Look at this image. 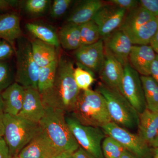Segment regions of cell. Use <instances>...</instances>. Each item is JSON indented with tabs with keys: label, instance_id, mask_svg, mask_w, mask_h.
Wrapping results in <instances>:
<instances>
[{
	"label": "cell",
	"instance_id": "2e32d148",
	"mask_svg": "<svg viewBox=\"0 0 158 158\" xmlns=\"http://www.w3.org/2000/svg\"><path fill=\"white\" fill-rule=\"evenodd\" d=\"M45 113V107L38 90L25 88L22 107L18 116L39 123Z\"/></svg>",
	"mask_w": 158,
	"mask_h": 158
},
{
	"label": "cell",
	"instance_id": "7c38bea8",
	"mask_svg": "<svg viewBox=\"0 0 158 158\" xmlns=\"http://www.w3.org/2000/svg\"><path fill=\"white\" fill-rule=\"evenodd\" d=\"M102 39L105 50L118 60L123 67L129 64V57L133 44L126 34L118 29Z\"/></svg>",
	"mask_w": 158,
	"mask_h": 158
},
{
	"label": "cell",
	"instance_id": "8d00e7d4",
	"mask_svg": "<svg viewBox=\"0 0 158 158\" xmlns=\"http://www.w3.org/2000/svg\"><path fill=\"white\" fill-rule=\"evenodd\" d=\"M19 1L15 0H0V10L6 11L15 8L19 5Z\"/></svg>",
	"mask_w": 158,
	"mask_h": 158
},
{
	"label": "cell",
	"instance_id": "4316f807",
	"mask_svg": "<svg viewBox=\"0 0 158 158\" xmlns=\"http://www.w3.org/2000/svg\"><path fill=\"white\" fill-rule=\"evenodd\" d=\"M147 109L158 110V84L150 76H141Z\"/></svg>",
	"mask_w": 158,
	"mask_h": 158
},
{
	"label": "cell",
	"instance_id": "cb8c5ba5",
	"mask_svg": "<svg viewBox=\"0 0 158 158\" xmlns=\"http://www.w3.org/2000/svg\"><path fill=\"white\" fill-rule=\"evenodd\" d=\"M158 28V17H156L143 25L126 34L129 37L133 45H150Z\"/></svg>",
	"mask_w": 158,
	"mask_h": 158
},
{
	"label": "cell",
	"instance_id": "83f0119b",
	"mask_svg": "<svg viewBox=\"0 0 158 158\" xmlns=\"http://www.w3.org/2000/svg\"><path fill=\"white\" fill-rule=\"evenodd\" d=\"M81 45H90L101 38L98 26L92 20L80 25Z\"/></svg>",
	"mask_w": 158,
	"mask_h": 158
},
{
	"label": "cell",
	"instance_id": "d6a6232c",
	"mask_svg": "<svg viewBox=\"0 0 158 158\" xmlns=\"http://www.w3.org/2000/svg\"><path fill=\"white\" fill-rule=\"evenodd\" d=\"M72 2L71 0H54L51 6V16L55 19L61 17L68 10Z\"/></svg>",
	"mask_w": 158,
	"mask_h": 158
},
{
	"label": "cell",
	"instance_id": "277c9868",
	"mask_svg": "<svg viewBox=\"0 0 158 158\" xmlns=\"http://www.w3.org/2000/svg\"><path fill=\"white\" fill-rule=\"evenodd\" d=\"M2 118L5 129L3 138L11 158L18 155L41 130L39 123L18 115L4 113Z\"/></svg>",
	"mask_w": 158,
	"mask_h": 158
},
{
	"label": "cell",
	"instance_id": "30bf717a",
	"mask_svg": "<svg viewBox=\"0 0 158 158\" xmlns=\"http://www.w3.org/2000/svg\"><path fill=\"white\" fill-rule=\"evenodd\" d=\"M127 12L110 3L100 8L93 20L98 26L102 38L106 37L120 27Z\"/></svg>",
	"mask_w": 158,
	"mask_h": 158
},
{
	"label": "cell",
	"instance_id": "681fc988",
	"mask_svg": "<svg viewBox=\"0 0 158 158\" xmlns=\"http://www.w3.org/2000/svg\"><path fill=\"white\" fill-rule=\"evenodd\" d=\"M153 48L154 51H155L156 53L158 54V46Z\"/></svg>",
	"mask_w": 158,
	"mask_h": 158
},
{
	"label": "cell",
	"instance_id": "d590c367",
	"mask_svg": "<svg viewBox=\"0 0 158 158\" xmlns=\"http://www.w3.org/2000/svg\"><path fill=\"white\" fill-rule=\"evenodd\" d=\"M14 52L12 46L6 40H0V61L9 59Z\"/></svg>",
	"mask_w": 158,
	"mask_h": 158
},
{
	"label": "cell",
	"instance_id": "7dc6e473",
	"mask_svg": "<svg viewBox=\"0 0 158 158\" xmlns=\"http://www.w3.org/2000/svg\"><path fill=\"white\" fill-rule=\"evenodd\" d=\"M150 146L151 147L152 146V147L154 148H158V129L155 138L153 140L152 142L150 144Z\"/></svg>",
	"mask_w": 158,
	"mask_h": 158
},
{
	"label": "cell",
	"instance_id": "52a82bcc",
	"mask_svg": "<svg viewBox=\"0 0 158 158\" xmlns=\"http://www.w3.org/2000/svg\"><path fill=\"white\" fill-rule=\"evenodd\" d=\"M69 129L80 147L95 158H104L102 141L107 135L102 127L85 126L72 116H65Z\"/></svg>",
	"mask_w": 158,
	"mask_h": 158
},
{
	"label": "cell",
	"instance_id": "6da1fadb",
	"mask_svg": "<svg viewBox=\"0 0 158 158\" xmlns=\"http://www.w3.org/2000/svg\"><path fill=\"white\" fill-rule=\"evenodd\" d=\"M73 62L64 56L58 59L56 73L52 88L41 96L44 107H51L71 113L81 90L73 77Z\"/></svg>",
	"mask_w": 158,
	"mask_h": 158
},
{
	"label": "cell",
	"instance_id": "3957f363",
	"mask_svg": "<svg viewBox=\"0 0 158 158\" xmlns=\"http://www.w3.org/2000/svg\"><path fill=\"white\" fill-rule=\"evenodd\" d=\"M45 113L39 124L56 149L60 152H74L80 146L75 139L62 110L45 107Z\"/></svg>",
	"mask_w": 158,
	"mask_h": 158
},
{
	"label": "cell",
	"instance_id": "f546056e",
	"mask_svg": "<svg viewBox=\"0 0 158 158\" xmlns=\"http://www.w3.org/2000/svg\"><path fill=\"white\" fill-rule=\"evenodd\" d=\"M102 149L104 158H119L127 151L119 142L108 135L102 141Z\"/></svg>",
	"mask_w": 158,
	"mask_h": 158
},
{
	"label": "cell",
	"instance_id": "ee69618b",
	"mask_svg": "<svg viewBox=\"0 0 158 158\" xmlns=\"http://www.w3.org/2000/svg\"><path fill=\"white\" fill-rule=\"evenodd\" d=\"M4 109H5V106H4V101L0 94V116H2L4 114Z\"/></svg>",
	"mask_w": 158,
	"mask_h": 158
},
{
	"label": "cell",
	"instance_id": "74e56055",
	"mask_svg": "<svg viewBox=\"0 0 158 158\" xmlns=\"http://www.w3.org/2000/svg\"><path fill=\"white\" fill-rule=\"evenodd\" d=\"M150 76L158 84V54H156L155 59L152 62L150 69Z\"/></svg>",
	"mask_w": 158,
	"mask_h": 158
},
{
	"label": "cell",
	"instance_id": "4dcf8cb0",
	"mask_svg": "<svg viewBox=\"0 0 158 158\" xmlns=\"http://www.w3.org/2000/svg\"><path fill=\"white\" fill-rule=\"evenodd\" d=\"M50 2L48 0H28L25 4V10L30 15H41L47 10Z\"/></svg>",
	"mask_w": 158,
	"mask_h": 158
},
{
	"label": "cell",
	"instance_id": "44dd1931",
	"mask_svg": "<svg viewBox=\"0 0 158 158\" xmlns=\"http://www.w3.org/2000/svg\"><path fill=\"white\" fill-rule=\"evenodd\" d=\"M34 60L40 67H45L58 59L56 47L36 39L31 41Z\"/></svg>",
	"mask_w": 158,
	"mask_h": 158
},
{
	"label": "cell",
	"instance_id": "c3c4849f",
	"mask_svg": "<svg viewBox=\"0 0 158 158\" xmlns=\"http://www.w3.org/2000/svg\"><path fill=\"white\" fill-rule=\"evenodd\" d=\"M152 158H158V148H155L153 157Z\"/></svg>",
	"mask_w": 158,
	"mask_h": 158
},
{
	"label": "cell",
	"instance_id": "8fae6325",
	"mask_svg": "<svg viewBox=\"0 0 158 158\" xmlns=\"http://www.w3.org/2000/svg\"><path fill=\"white\" fill-rule=\"evenodd\" d=\"M78 63L93 73H99L105 59L104 41L102 38L90 45L81 46L75 52Z\"/></svg>",
	"mask_w": 158,
	"mask_h": 158
},
{
	"label": "cell",
	"instance_id": "b9f144b4",
	"mask_svg": "<svg viewBox=\"0 0 158 158\" xmlns=\"http://www.w3.org/2000/svg\"><path fill=\"white\" fill-rule=\"evenodd\" d=\"M150 45L152 47V48L158 46V28L156 33L154 37L153 38L152 40Z\"/></svg>",
	"mask_w": 158,
	"mask_h": 158
},
{
	"label": "cell",
	"instance_id": "ffe728a7",
	"mask_svg": "<svg viewBox=\"0 0 158 158\" xmlns=\"http://www.w3.org/2000/svg\"><path fill=\"white\" fill-rule=\"evenodd\" d=\"M138 129V135L150 146L158 129V110L146 109L139 114Z\"/></svg>",
	"mask_w": 158,
	"mask_h": 158
},
{
	"label": "cell",
	"instance_id": "9a60e30c",
	"mask_svg": "<svg viewBox=\"0 0 158 158\" xmlns=\"http://www.w3.org/2000/svg\"><path fill=\"white\" fill-rule=\"evenodd\" d=\"M156 55L155 51L150 45H133L129 62L141 76H150L151 67Z\"/></svg>",
	"mask_w": 158,
	"mask_h": 158
},
{
	"label": "cell",
	"instance_id": "e0dca14e",
	"mask_svg": "<svg viewBox=\"0 0 158 158\" xmlns=\"http://www.w3.org/2000/svg\"><path fill=\"white\" fill-rule=\"evenodd\" d=\"M106 4L100 0H86L75 8L67 19L68 23L81 25L93 20L97 12Z\"/></svg>",
	"mask_w": 158,
	"mask_h": 158
},
{
	"label": "cell",
	"instance_id": "4fadbf2b",
	"mask_svg": "<svg viewBox=\"0 0 158 158\" xmlns=\"http://www.w3.org/2000/svg\"><path fill=\"white\" fill-rule=\"evenodd\" d=\"M98 74L101 83L110 88L117 89L121 92L124 67L106 50L104 62Z\"/></svg>",
	"mask_w": 158,
	"mask_h": 158
},
{
	"label": "cell",
	"instance_id": "9c48e42d",
	"mask_svg": "<svg viewBox=\"0 0 158 158\" xmlns=\"http://www.w3.org/2000/svg\"><path fill=\"white\" fill-rule=\"evenodd\" d=\"M123 67L121 93L140 114L147 109L141 76L129 64Z\"/></svg>",
	"mask_w": 158,
	"mask_h": 158
},
{
	"label": "cell",
	"instance_id": "ba28073f",
	"mask_svg": "<svg viewBox=\"0 0 158 158\" xmlns=\"http://www.w3.org/2000/svg\"><path fill=\"white\" fill-rule=\"evenodd\" d=\"M102 128L107 135L114 138L137 158H149L151 146L138 134H133L113 122Z\"/></svg>",
	"mask_w": 158,
	"mask_h": 158
},
{
	"label": "cell",
	"instance_id": "60d3db41",
	"mask_svg": "<svg viewBox=\"0 0 158 158\" xmlns=\"http://www.w3.org/2000/svg\"><path fill=\"white\" fill-rule=\"evenodd\" d=\"M9 151L4 138H0V151Z\"/></svg>",
	"mask_w": 158,
	"mask_h": 158
},
{
	"label": "cell",
	"instance_id": "bcb514c9",
	"mask_svg": "<svg viewBox=\"0 0 158 158\" xmlns=\"http://www.w3.org/2000/svg\"><path fill=\"white\" fill-rule=\"evenodd\" d=\"M120 158H137L136 157L128 152L127 151L125 152L122 155L119 157Z\"/></svg>",
	"mask_w": 158,
	"mask_h": 158
},
{
	"label": "cell",
	"instance_id": "7402d4cb",
	"mask_svg": "<svg viewBox=\"0 0 158 158\" xmlns=\"http://www.w3.org/2000/svg\"><path fill=\"white\" fill-rule=\"evenodd\" d=\"M149 11L140 6L127 12L119 30L125 34L134 31L154 18Z\"/></svg>",
	"mask_w": 158,
	"mask_h": 158
},
{
	"label": "cell",
	"instance_id": "d4e9b609",
	"mask_svg": "<svg viewBox=\"0 0 158 158\" xmlns=\"http://www.w3.org/2000/svg\"><path fill=\"white\" fill-rule=\"evenodd\" d=\"M26 27L36 39L56 48L60 45L58 34L49 26L39 23H29L26 24Z\"/></svg>",
	"mask_w": 158,
	"mask_h": 158
},
{
	"label": "cell",
	"instance_id": "ac0fdd59",
	"mask_svg": "<svg viewBox=\"0 0 158 158\" xmlns=\"http://www.w3.org/2000/svg\"><path fill=\"white\" fill-rule=\"evenodd\" d=\"M25 92V88L15 82L1 94L4 102V113L19 115L22 107Z\"/></svg>",
	"mask_w": 158,
	"mask_h": 158
},
{
	"label": "cell",
	"instance_id": "d6986e66",
	"mask_svg": "<svg viewBox=\"0 0 158 158\" xmlns=\"http://www.w3.org/2000/svg\"><path fill=\"white\" fill-rule=\"evenodd\" d=\"M22 35L20 19L17 14L8 13L0 15V38L12 46Z\"/></svg>",
	"mask_w": 158,
	"mask_h": 158
},
{
	"label": "cell",
	"instance_id": "5bb4252c",
	"mask_svg": "<svg viewBox=\"0 0 158 158\" xmlns=\"http://www.w3.org/2000/svg\"><path fill=\"white\" fill-rule=\"evenodd\" d=\"M60 153L41 129L18 156L23 158H53Z\"/></svg>",
	"mask_w": 158,
	"mask_h": 158
},
{
	"label": "cell",
	"instance_id": "f1b7e54d",
	"mask_svg": "<svg viewBox=\"0 0 158 158\" xmlns=\"http://www.w3.org/2000/svg\"><path fill=\"white\" fill-rule=\"evenodd\" d=\"M78 67L74 68L73 77L78 88L81 90H87L94 81V73L78 63Z\"/></svg>",
	"mask_w": 158,
	"mask_h": 158
},
{
	"label": "cell",
	"instance_id": "836d02e7",
	"mask_svg": "<svg viewBox=\"0 0 158 158\" xmlns=\"http://www.w3.org/2000/svg\"><path fill=\"white\" fill-rule=\"evenodd\" d=\"M108 3L123 9L127 12L139 6V2L136 0H111Z\"/></svg>",
	"mask_w": 158,
	"mask_h": 158
},
{
	"label": "cell",
	"instance_id": "f6af8a7d",
	"mask_svg": "<svg viewBox=\"0 0 158 158\" xmlns=\"http://www.w3.org/2000/svg\"><path fill=\"white\" fill-rule=\"evenodd\" d=\"M9 151H0V158H11Z\"/></svg>",
	"mask_w": 158,
	"mask_h": 158
},
{
	"label": "cell",
	"instance_id": "5b68a950",
	"mask_svg": "<svg viewBox=\"0 0 158 158\" xmlns=\"http://www.w3.org/2000/svg\"><path fill=\"white\" fill-rule=\"evenodd\" d=\"M96 90L105 99L112 122L127 130L138 128L139 113L120 91L101 82Z\"/></svg>",
	"mask_w": 158,
	"mask_h": 158
},
{
	"label": "cell",
	"instance_id": "f907efd6",
	"mask_svg": "<svg viewBox=\"0 0 158 158\" xmlns=\"http://www.w3.org/2000/svg\"><path fill=\"white\" fill-rule=\"evenodd\" d=\"M11 158H23L20 157L19 156H15L13 157H11Z\"/></svg>",
	"mask_w": 158,
	"mask_h": 158
},
{
	"label": "cell",
	"instance_id": "603a6c76",
	"mask_svg": "<svg viewBox=\"0 0 158 158\" xmlns=\"http://www.w3.org/2000/svg\"><path fill=\"white\" fill-rule=\"evenodd\" d=\"M60 45L67 50H76L81 45L80 25L68 23L60 29L58 34Z\"/></svg>",
	"mask_w": 158,
	"mask_h": 158
},
{
	"label": "cell",
	"instance_id": "8992f818",
	"mask_svg": "<svg viewBox=\"0 0 158 158\" xmlns=\"http://www.w3.org/2000/svg\"><path fill=\"white\" fill-rule=\"evenodd\" d=\"M17 40L15 82L25 88L37 90L40 67L34 60L31 41L22 37Z\"/></svg>",
	"mask_w": 158,
	"mask_h": 158
},
{
	"label": "cell",
	"instance_id": "f35d334b",
	"mask_svg": "<svg viewBox=\"0 0 158 158\" xmlns=\"http://www.w3.org/2000/svg\"><path fill=\"white\" fill-rule=\"evenodd\" d=\"M74 156L75 158H95L80 146L74 152Z\"/></svg>",
	"mask_w": 158,
	"mask_h": 158
},
{
	"label": "cell",
	"instance_id": "e575fe53",
	"mask_svg": "<svg viewBox=\"0 0 158 158\" xmlns=\"http://www.w3.org/2000/svg\"><path fill=\"white\" fill-rule=\"evenodd\" d=\"M139 5L151 13L155 17H158V0H140Z\"/></svg>",
	"mask_w": 158,
	"mask_h": 158
},
{
	"label": "cell",
	"instance_id": "7a4b0ae2",
	"mask_svg": "<svg viewBox=\"0 0 158 158\" xmlns=\"http://www.w3.org/2000/svg\"><path fill=\"white\" fill-rule=\"evenodd\" d=\"M82 124L102 127L112 122L104 98L97 90H81L71 115Z\"/></svg>",
	"mask_w": 158,
	"mask_h": 158
},
{
	"label": "cell",
	"instance_id": "7bdbcfd3",
	"mask_svg": "<svg viewBox=\"0 0 158 158\" xmlns=\"http://www.w3.org/2000/svg\"><path fill=\"white\" fill-rule=\"evenodd\" d=\"M2 116H0V138H2L4 135V123H3L2 118Z\"/></svg>",
	"mask_w": 158,
	"mask_h": 158
},
{
	"label": "cell",
	"instance_id": "816d5d0a",
	"mask_svg": "<svg viewBox=\"0 0 158 158\" xmlns=\"http://www.w3.org/2000/svg\"><path fill=\"white\" fill-rule=\"evenodd\" d=\"M120 158L119 157V158Z\"/></svg>",
	"mask_w": 158,
	"mask_h": 158
},
{
	"label": "cell",
	"instance_id": "ab89813d",
	"mask_svg": "<svg viewBox=\"0 0 158 158\" xmlns=\"http://www.w3.org/2000/svg\"><path fill=\"white\" fill-rule=\"evenodd\" d=\"M53 158H75L74 152H64L58 154Z\"/></svg>",
	"mask_w": 158,
	"mask_h": 158
},
{
	"label": "cell",
	"instance_id": "1f68e13d",
	"mask_svg": "<svg viewBox=\"0 0 158 158\" xmlns=\"http://www.w3.org/2000/svg\"><path fill=\"white\" fill-rule=\"evenodd\" d=\"M12 81V73L9 64L0 62V94L11 85Z\"/></svg>",
	"mask_w": 158,
	"mask_h": 158
},
{
	"label": "cell",
	"instance_id": "484cf974",
	"mask_svg": "<svg viewBox=\"0 0 158 158\" xmlns=\"http://www.w3.org/2000/svg\"><path fill=\"white\" fill-rule=\"evenodd\" d=\"M58 62V59L47 66L40 68L37 90L41 96L49 91L53 86Z\"/></svg>",
	"mask_w": 158,
	"mask_h": 158
}]
</instances>
